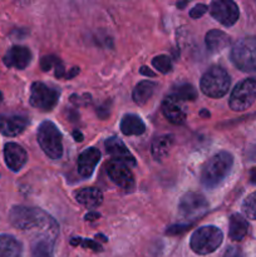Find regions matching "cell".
<instances>
[{"instance_id": "obj_7", "label": "cell", "mask_w": 256, "mask_h": 257, "mask_svg": "<svg viewBox=\"0 0 256 257\" xmlns=\"http://www.w3.org/2000/svg\"><path fill=\"white\" fill-rule=\"evenodd\" d=\"M256 100V80L252 78L242 80L231 93L228 104L232 110L242 112L248 109Z\"/></svg>"}, {"instance_id": "obj_6", "label": "cell", "mask_w": 256, "mask_h": 257, "mask_svg": "<svg viewBox=\"0 0 256 257\" xmlns=\"http://www.w3.org/2000/svg\"><path fill=\"white\" fill-rule=\"evenodd\" d=\"M231 60L242 72H256V38H243L231 49Z\"/></svg>"}, {"instance_id": "obj_17", "label": "cell", "mask_w": 256, "mask_h": 257, "mask_svg": "<svg viewBox=\"0 0 256 257\" xmlns=\"http://www.w3.org/2000/svg\"><path fill=\"white\" fill-rule=\"evenodd\" d=\"M32 60V53L27 47H13L5 54L4 63L7 67L17 68V69H25Z\"/></svg>"}, {"instance_id": "obj_16", "label": "cell", "mask_w": 256, "mask_h": 257, "mask_svg": "<svg viewBox=\"0 0 256 257\" xmlns=\"http://www.w3.org/2000/svg\"><path fill=\"white\" fill-rule=\"evenodd\" d=\"M100 160V152L94 147L87 148L79 155L77 161L78 173L83 178H89L94 172L98 162Z\"/></svg>"}, {"instance_id": "obj_40", "label": "cell", "mask_w": 256, "mask_h": 257, "mask_svg": "<svg viewBox=\"0 0 256 257\" xmlns=\"http://www.w3.org/2000/svg\"><path fill=\"white\" fill-rule=\"evenodd\" d=\"M201 115H203V117H210V113L206 112V109H202V112H201Z\"/></svg>"}, {"instance_id": "obj_32", "label": "cell", "mask_w": 256, "mask_h": 257, "mask_svg": "<svg viewBox=\"0 0 256 257\" xmlns=\"http://www.w3.org/2000/svg\"><path fill=\"white\" fill-rule=\"evenodd\" d=\"M191 227V225H175L171 226L167 228V235H178V233H182L185 231H187Z\"/></svg>"}, {"instance_id": "obj_33", "label": "cell", "mask_w": 256, "mask_h": 257, "mask_svg": "<svg viewBox=\"0 0 256 257\" xmlns=\"http://www.w3.org/2000/svg\"><path fill=\"white\" fill-rule=\"evenodd\" d=\"M223 257H242V252H241V250L238 247L232 246V247H228L226 250L225 256Z\"/></svg>"}, {"instance_id": "obj_2", "label": "cell", "mask_w": 256, "mask_h": 257, "mask_svg": "<svg viewBox=\"0 0 256 257\" xmlns=\"http://www.w3.org/2000/svg\"><path fill=\"white\" fill-rule=\"evenodd\" d=\"M233 165L232 156L228 152H220L213 156L203 167L201 182L206 188H215L225 180Z\"/></svg>"}, {"instance_id": "obj_18", "label": "cell", "mask_w": 256, "mask_h": 257, "mask_svg": "<svg viewBox=\"0 0 256 257\" xmlns=\"http://www.w3.org/2000/svg\"><path fill=\"white\" fill-rule=\"evenodd\" d=\"M173 143H175V137L172 135H163L155 138V141L152 142V147H151L152 157L157 162H162L170 155Z\"/></svg>"}, {"instance_id": "obj_3", "label": "cell", "mask_w": 256, "mask_h": 257, "mask_svg": "<svg viewBox=\"0 0 256 257\" xmlns=\"http://www.w3.org/2000/svg\"><path fill=\"white\" fill-rule=\"evenodd\" d=\"M231 79L222 67L213 65L201 78V90L207 97L221 98L228 92Z\"/></svg>"}, {"instance_id": "obj_37", "label": "cell", "mask_w": 256, "mask_h": 257, "mask_svg": "<svg viewBox=\"0 0 256 257\" xmlns=\"http://www.w3.org/2000/svg\"><path fill=\"white\" fill-rule=\"evenodd\" d=\"M78 73H79V68H73L72 72L67 73V74H65V78H67V79H70V78H73L74 75H77Z\"/></svg>"}, {"instance_id": "obj_36", "label": "cell", "mask_w": 256, "mask_h": 257, "mask_svg": "<svg viewBox=\"0 0 256 257\" xmlns=\"http://www.w3.org/2000/svg\"><path fill=\"white\" fill-rule=\"evenodd\" d=\"M73 137H74V140L77 141V142H82L83 141V135L78 130H75L74 132H73Z\"/></svg>"}, {"instance_id": "obj_29", "label": "cell", "mask_w": 256, "mask_h": 257, "mask_svg": "<svg viewBox=\"0 0 256 257\" xmlns=\"http://www.w3.org/2000/svg\"><path fill=\"white\" fill-rule=\"evenodd\" d=\"M70 243H72L73 246H82V247H84V248H92V250H94L95 252H100V251H103V248H102V246L100 245H98L97 242H95V241H93V240H87V238H80V237H78V238H73L72 241H70Z\"/></svg>"}, {"instance_id": "obj_26", "label": "cell", "mask_w": 256, "mask_h": 257, "mask_svg": "<svg viewBox=\"0 0 256 257\" xmlns=\"http://www.w3.org/2000/svg\"><path fill=\"white\" fill-rule=\"evenodd\" d=\"M175 95L177 98H180L181 100H190V102H193L197 98V92H196L195 87L188 83H183V84L177 85L175 88Z\"/></svg>"}, {"instance_id": "obj_35", "label": "cell", "mask_w": 256, "mask_h": 257, "mask_svg": "<svg viewBox=\"0 0 256 257\" xmlns=\"http://www.w3.org/2000/svg\"><path fill=\"white\" fill-rule=\"evenodd\" d=\"M141 74L147 75V77H155V75H156L155 73L151 72L150 68H147V67H141Z\"/></svg>"}, {"instance_id": "obj_19", "label": "cell", "mask_w": 256, "mask_h": 257, "mask_svg": "<svg viewBox=\"0 0 256 257\" xmlns=\"http://www.w3.org/2000/svg\"><path fill=\"white\" fill-rule=\"evenodd\" d=\"M75 200L87 208H94L102 205L103 193L98 188H82L75 192Z\"/></svg>"}, {"instance_id": "obj_10", "label": "cell", "mask_w": 256, "mask_h": 257, "mask_svg": "<svg viewBox=\"0 0 256 257\" xmlns=\"http://www.w3.org/2000/svg\"><path fill=\"white\" fill-rule=\"evenodd\" d=\"M210 13L218 23L225 27H231L238 19V7L231 0H216L211 3Z\"/></svg>"}, {"instance_id": "obj_38", "label": "cell", "mask_w": 256, "mask_h": 257, "mask_svg": "<svg viewBox=\"0 0 256 257\" xmlns=\"http://www.w3.org/2000/svg\"><path fill=\"white\" fill-rule=\"evenodd\" d=\"M250 180L252 183H256V168L251 170L250 172Z\"/></svg>"}, {"instance_id": "obj_34", "label": "cell", "mask_w": 256, "mask_h": 257, "mask_svg": "<svg viewBox=\"0 0 256 257\" xmlns=\"http://www.w3.org/2000/svg\"><path fill=\"white\" fill-rule=\"evenodd\" d=\"M100 217V215L99 213H97V212H89V213H87V215H85V220H88V221H94V220H97V218H99Z\"/></svg>"}, {"instance_id": "obj_20", "label": "cell", "mask_w": 256, "mask_h": 257, "mask_svg": "<svg viewBox=\"0 0 256 257\" xmlns=\"http://www.w3.org/2000/svg\"><path fill=\"white\" fill-rule=\"evenodd\" d=\"M230 37L226 33L221 32V30H210L205 37L206 47L210 52L216 53L222 50L223 48L227 47L230 44Z\"/></svg>"}, {"instance_id": "obj_8", "label": "cell", "mask_w": 256, "mask_h": 257, "mask_svg": "<svg viewBox=\"0 0 256 257\" xmlns=\"http://www.w3.org/2000/svg\"><path fill=\"white\" fill-rule=\"evenodd\" d=\"M59 89L48 87L47 84L35 82L32 84L30 89V104L34 108L42 110H52L59 100Z\"/></svg>"}, {"instance_id": "obj_4", "label": "cell", "mask_w": 256, "mask_h": 257, "mask_svg": "<svg viewBox=\"0 0 256 257\" xmlns=\"http://www.w3.org/2000/svg\"><path fill=\"white\" fill-rule=\"evenodd\" d=\"M62 133L50 120H44L38 128V142L45 155L52 160H58L63 155Z\"/></svg>"}, {"instance_id": "obj_13", "label": "cell", "mask_w": 256, "mask_h": 257, "mask_svg": "<svg viewBox=\"0 0 256 257\" xmlns=\"http://www.w3.org/2000/svg\"><path fill=\"white\" fill-rule=\"evenodd\" d=\"M29 120L23 115L0 114V133L7 137H17L24 132Z\"/></svg>"}, {"instance_id": "obj_28", "label": "cell", "mask_w": 256, "mask_h": 257, "mask_svg": "<svg viewBox=\"0 0 256 257\" xmlns=\"http://www.w3.org/2000/svg\"><path fill=\"white\" fill-rule=\"evenodd\" d=\"M242 210L248 218L256 220V192L251 193L248 197H246L242 205Z\"/></svg>"}, {"instance_id": "obj_24", "label": "cell", "mask_w": 256, "mask_h": 257, "mask_svg": "<svg viewBox=\"0 0 256 257\" xmlns=\"http://www.w3.org/2000/svg\"><path fill=\"white\" fill-rule=\"evenodd\" d=\"M156 83L151 82V80H143V82H140L135 87V90H133V100H135L137 104L143 105L151 99V97L153 95L156 90Z\"/></svg>"}, {"instance_id": "obj_1", "label": "cell", "mask_w": 256, "mask_h": 257, "mask_svg": "<svg viewBox=\"0 0 256 257\" xmlns=\"http://www.w3.org/2000/svg\"><path fill=\"white\" fill-rule=\"evenodd\" d=\"M9 220L14 227L19 230H32V228H40L43 232L52 237H57L58 225L48 213L35 207H27V206H15L10 210Z\"/></svg>"}, {"instance_id": "obj_31", "label": "cell", "mask_w": 256, "mask_h": 257, "mask_svg": "<svg viewBox=\"0 0 256 257\" xmlns=\"http://www.w3.org/2000/svg\"><path fill=\"white\" fill-rule=\"evenodd\" d=\"M208 12L207 5L205 4H197L196 7H193L192 9L190 10V17L193 18V19H198V18L202 17L205 13Z\"/></svg>"}, {"instance_id": "obj_39", "label": "cell", "mask_w": 256, "mask_h": 257, "mask_svg": "<svg viewBox=\"0 0 256 257\" xmlns=\"http://www.w3.org/2000/svg\"><path fill=\"white\" fill-rule=\"evenodd\" d=\"M187 5V2H183V3H177V7L178 8H185Z\"/></svg>"}, {"instance_id": "obj_21", "label": "cell", "mask_w": 256, "mask_h": 257, "mask_svg": "<svg viewBox=\"0 0 256 257\" xmlns=\"http://www.w3.org/2000/svg\"><path fill=\"white\" fill-rule=\"evenodd\" d=\"M23 246L15 237L0 235V257H22Z\"/></svg>"}, {"instance_id": "obj_15", "label": "cell", "mask_w": 256, "mask_h": 257, "mask_svg": "<svg viewBox=\"0 0 256 257\" xmlns=\"http://www.w3.org/2000/svg\"><path fill=\"white\" fill-rule=\"evenodd\" d=\"M4 158L9 170L18 172L27 163L28 155L24 148L18 143H7L4 147Z\"/></svg>"}, {"instance_id": "obj_22", "label": "cell", "mask_w": 256, "mask_h": 257, "mask_svg": "<svg viewBox=\"0 0 256 257\" xmlns=\"http://www.w3.org/2000/svg\"><path fill=\"white\" fill-rule=\"evenodd\" d=\"M120 131L125 136H138L145 133L146 125L136 114H125L120 120Z\"/></svg>"}, {"instance_id": "obj_12", "label": "cell", "mask_w": 256, "mask_h": 257, "mask_svg": "<svg viewBox=\"0 0 256 257\" xmlns=\"http://www.w3.org/2000/svg\"><path fill=\"white\" fill-rule=\"evenodd\" d=\"M105 150H107L108 155H110L113 157V161H117V162L124 163L128 167H135L136 166V160L131 152L128 151V148L125 147L124 143L117 137H110L105 141Z\"/></svg>"}, {"instance_id": "obj_23", "label": "cell", "mask_w": 256, "mask_h": 257, "mask_svg": "<svg viewBox=\"0 0 256 257\" xmlns=\"http://www.w3.org/2000/svg\"><path fill=\"white\" fill-rule=\"evenodd\" d=\"M248 231V223L245 218L238 213H233L230 217V227L228 236L233 241H241Z\"/></svg>"}, {"instance_id": "obj_27", "label": "cell", "mask_w": 256, "mask_h": 257, "mask_svg": "<svg viewBox=\"0 0 256 257\" xmlns=\"http://www.w3.org/2000/svg\"><path fill=\"white\" fill-rule=\"evenodd\" d=\"M153 67L157 70H160L163 74H167L172 70V62H171V58L167 55H158L155 57L152 60Z\"/></svg>"}, {"instance_id": "obj_5", "label": "cell", "mask_w": 256, "mask_h": 257, "mask_svg": "<svg viewBox=\"0 0 256 257\" xmlns=\"http://www.w3.org/2000/svg\"><path fill=\"white\" fill-rule=\"evenodd\" d=\"M223 235L220 228L215 226H205L193 232L191 236V248L198 255H207L217 250L222 243Z\"/></svg>"}, {"instance_id": "obj_11", "label": "cell", "mask_w": 256, "mask_h": 257, "mask_svg": "<svg viewBox=\"0 0 256 257\" xmlns=\"http://www.w3.org/2000/svg\"><path fill=\"white\" fill-rule=\"evenodd\" d=\"M107 173L110 180L125 191H132L135 188V177L130 167L124 163L110 161L107 165Z\"/></svg>"}, {"instance_id": "obj_14", "label": "cell", "mask_w": 256, "mask_h": 257, "mask_svg": "<svg viewBox=\"0 0 256 257\" xmlns=\"http://www.w3.org/2000/svg\"><path fill=\"white\" fill-rule=\"evenodd\" d=\"M163 115L173 124H182L186 119L185 108L182 107V100L175 94L168 95L162 102Z\"/></svg>"}, {"instance_id": "obj_25", "label": "cell", "mask_w": 256, "mask_h": 257, "mask_svg": "<svg viewBox=\"0 0 256 257\" xmlns=\"http://www.w3.org/2000/svg\"><path fill=\"white\" fill-rule=\"evenodd\" d=\"M54 237L44 235L34 241L32 246L33 257H53L54 252Z\"/></svg>"}, {"instance_id": "obj_30", "label": "cell", "mask_w": 256, "mask_h": 257, "mask_svg": "<svg viewBox=\"0 0 256 257\" xmlns=\"http://www.w3.org/2000/svg\"><path fill=\"white\" fill-rule=\"evenodd\" d=\"M60 63L62 62H60L59 58L54 57V55H48V57H44L42 59V62H40V67H42V69L44 70V72H48V70L52 69L53 67L57 68Z\"/></svg>"}, {"instance_id": "obj_9", "label": "cell", "mask_w": 256, "mask_h": 257, "mask_svg": "<svg viewBox=\"0 0 256 257\" xmlns=\"http://www.w3.org/2000/svg\"><path fill=\"white\" fill-rule=\"evenodd\" d=\"M207 200L201 193L187 192L181 197L178 203V213L183 220H195L207 211Z\"/></svg>"}]
</instances>
